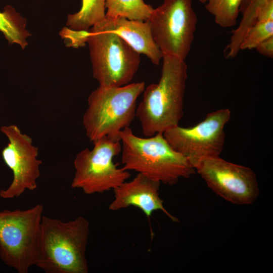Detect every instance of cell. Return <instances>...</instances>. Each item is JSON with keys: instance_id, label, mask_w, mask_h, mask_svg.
Returning <instances> with one entry per match:
<instances>
[{"instance_id": "obj_1", "label": "cell", "mask_w": 273, "mask_h": 273, "mask_svg": "<svg viewBox=\"0 0 273 273\" xmlns=\"http://www.w3.org/2000/svg\"><path fill=\"white\" fill-rule=\"evenodd\" d=\"M160 79L145 88L136 117L143 134L151 136L179 125L183 116L184 98L188 77L185 61L163 55Z\"/></svg>"}, {"instance_id": "obj_2", "label": "cell", "mask_w": 273, "mask_h": 273, "mask_svg": "<svg viewBox=\"0 0 273 273\" xmlns=\"http://www.w3.org/2000/svg\"><path fill=\"white\" fill-rule=\"evenodd\" d=\"M89 234V222L83 216L64 221L43 215L35 265L46 273H87Z\"/></svg>"}, {"instance_id": "obj_3", "label": "cell", "mask_w": 273, "mask_h": 273, "mask_svg": "<svg viewBox=\"0 0 273 273\" xmlns=\"http://www.w3.org/2000/svg\"><path fill=\"white\" fill-rule=\"evenodd\" d=\"M119 135L121 163L126 170H134L168 185L176 184L182 178H189L195 172L189 161L172 148L162 133L141 138L128 127Z\"/></svg>"}, {"instance_id": "obj_4", "label": "cell", "mask_w": 273, "mask_h": 273, "mask_svg": "<svg viewBox=\"0 0 273 273\" xmlns=\"http://www.w3.org/2000/svg\"><path fill=\"white\" fill-rule=\"evenodd\" d=\"M145 88L144 81L121 86L100 85L87 99L82 124L93 142L103 136L120 141V132L136 117V101Z\"/></svg>"}, {"instance_id": "obj_5", "label": "cell", "mask_w": 273, "mask_h": 273, "mask_svg": "<svg viewBox=\"0 0 273 273\" xmlns=\"http://www.w3.org/2000/svg\"><path fill=\"white\" fill-rule=\"evenodd\" d=\"M94 77L103 86L129 84L136 73L140 54L110 29L109 21L88 30L87 40Z\"/></svg>"}, {"instance_id": "obj_6", "label": "cell", "mask_w": 273, "mask_h": 273, "mask_svg": "<svg viewBox=\"0 0 273 273\" xmlns=\"http://www.w3.org/2000/svg\"><path fill=\"white\" fill-rule=\"evenodd\" d=\"M43 206L0 211V258L18 273L35 265Z\"/></svg>"}, {"instance_id": "obj_7", "label": "cell", "mask_w": 273, "mask_h": 273, "mask_svg": "<svg viewBox=\"0 0 273 273\" xmlns=\"http://www.w3.org/2000/svg\"><path fill=\"white\" fill-rule=\"evenodd\" d=\"M93 148L78 152L74 160L75 169L71 186L86 195L114 190L130 176L129 172L114 163L121 152V142L103 136L93 142Z\"/></svg>"}, {"instance_id": "obj_8", "label": "cell", "mask_w": 273, "mask_h": 273, "mask_svg": "<svg viewBox=\"0 0 273 273\" xmlns=\"http://www.w3.org/2000/svg\"><path fill=\"white\" fill-rule=\"evenodd\" d=\"M163 55L185 61L194 39L197 17L192 0H164L148 20Z\"/></svg>"}, {"instance_id": "obj_9", "label": "cell", "mask_w": 273, "mask_h": 273, "mask_svg": "<svg viewBox=\"0 0 273 273\" xmlns=\"http://www.w3.org/2000/svg\"><path fill=\"white\" fill-rule=\"evenodd\" d=\"M231 117L229 109H221L208 113L195 126L178 125L166 130L163 134L172 148L196 170L203 160L220 156L225 142L224 127Z\"/></svg>"}, {"instance_id": "obj_10", "label": "cell", "mask_w": 273, "mask_h": 273, "mask_svg": "<svg viewBox=\"0 0 273 273\" xmlns=\"http://www.w3.org/2000/svg\"><path fill=\"white\" fill-rule=\"evenodd\" d=\"M0 129L9 141L2 150V157L13 173L11 183L0 190V197L15 198L26 190L34 191L37 188L42 161L37 158L38 149L33 145L32 139L22 133L17 125H4Z\"/></svg>"}, {"instance_id": "obj_11", "label": "cell", "mask_w": 273, "mask_h": 273, "mask_svg": "<svg viewBox=\"0 0 273 273\" xmlns=\"http://www.w3.org/2000/svg\"><path fill=\"white\" fill-rule=\"evenodd\" d=\"M207 186L225 200L237 205H248L259 193L255 172L219 156L203 160L196 168Z\"/></svg>"}, {"instance_id": "obj_12", "label": "cell", "mask_w": 273, "mask_h": 273, "mask_svg": "<svg viewBox=\"0 0 273 273\" xmlns=\"http://www.w3.org/2000/svg\"><path fill=\"white\" fill-rule=\"evenodd\" d=\"M160 184L138 173L131 180H126L113 190L114 199L109 205V209L115 211L130 206L136 207L149 219L154 211L160 210L173 221H177V218L164 208L159 194Z\"/></svg>"}, {"instance_id": "obj_13", "label": "cell", "mask_w": 273, "mask_h": 273, "mask_svg": "<svg viewBox=\"0 0 273 273\" xmlns=\"http://www.w3.org/2000/svg\"><path fill=\"white\" fill-rule=\"evenodd\" d=\"M107 19L112 31L138 53L146 55L152 63L159 64L162 54L153 39L148 21L129 20L123 17Z\"/></svg>"}, {"instance_id": "obj_14", "label": "cell", "mask_w": 273, "mask_h": 273, "mask_svg": "<svg viewBox=\"0 0 273 273\" xmlns=\"http://www.w3.org/2000/svg\"><path fill=\"white\" fill-rule=\"evenodd\" d=\"M268 0H242L239 13L242 19L239 27L234 31L224 55L227 58L235 57L238 54L241 43L248 30L256 22L258 9Z\"/></svg>"}, {"instance_id": "obj_15", "label": "cell", "mask_w": 273, "mask_h": 273, "mask_svg": "<svg viewBox=\"0 0 273 273\" xmlns=\"http://www.w3.org/2000/svg\"><path fill=\"white\" fill-rule=\"evenodd\" d=\"M106 0H82L79 11L67 16L66 25L71 29L88 31L90 27L106 19Z\"/></svg>"}, {"instance_id": "obj_16", "label": "cell", "mask_w": 273, "mask_h": 273, "mask_svg": "<svg viewBox=\"0 0 273 273\" xmlns=\"http://www.w3.org/2000/svg\"><path fill=\"white\" fill-rule=\"evenodd\" d=\"M106 18L148 21L154 8L144 0H106Z\"/></svg>"}, {"instance_id": "obj_17", "label": "cell", "mask_w": 273, "mask_h": 273, "mask_svg": "<svg viewBox=\"0 0 273 273\" xmlns=\"http://www.w3.org/2000/svg\"><path fill=\"white\" fill-rule=\"evenodd\" d=\"M0 31L11 43H16L24 49L28 43L26 38L30 35L26 29V20L11 6L0 12Z\"/></svg>"}, {"instance_id": "obj_18", "label": "cell", "mask_w": 273, "mask_h": 273, "mask_svg": "<svg viewBox=\"0 0 273 273\" xmlns=\"http://www.w3.org/2000/svg\"><path fill=\"white\" fill-rule=\"evenodd\" d=\"M205 4L206 10L215 23L223 28L236 26L242 0H199Z\"/></svg>"}, {"instance_id": "obj_19", "label": "cell", "mask_w": 273, "mask_h": 273, "mask_svg": "<svg viewBox=\"0 0 273 273\" xmlns=\"http://www.w3.org/2000/svg\"><path fill=\"white\" fill-rule=\"evenodd\" d=\"M271 36H273V20L257 21L246 33L240 49H255L260 43Z\"/></svg>"}, {"instance_id": "obj_20", "label": "cell", "mask_w": 273, "mask_h": 273, "mask_svg": "<svg viewBox=\"0 0 273 273\" xmlns=\"http://www.w3.org/2000/svg\"><path fill=\"white\" fill-rule=\"evenodd\" d=\"M88 31L74 30L64 27L60 35L64 38L67 46L78 48L84 45L87 42Z\"/></svg>"}, {"instance_id": "obj_21", "label": "cell", "mask_w": 273, "mask_h": 273, "mask_svg": "<svg viewBox=\"0 0 273 273\" xmlns=\"http://www.w3.org/2000/svg\"><path fill=\"white\" fill-rule=\"evenodd\" d=\"M271 20H273V0H268L258 9L256 22Z\"/></svg>"}, {"instance_id": "obj_22", "label": "cell", "mask_w": 273, "mask_h": 273, "mask_svg": "<svg viewBox=\"0 0 273 273\" xmlns=\"http://www.w3.org/2000/svg\"><path fill=\"white\" fill-rule=\"evenodd\" d=\"M255 49L259 54L272 59L273 58V36L260 43Z\"/></svg>"}]
</instances>
